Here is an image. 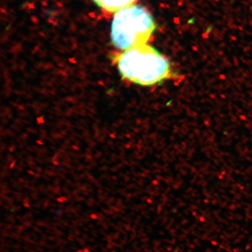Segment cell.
Returning a JSON list of instances; mask_svg holds the SVG:
<instances>
[{"label": "cell", "instance_id": "2", "mask_svg": "<svg viewBox=\"0 0 252 252\" xmlns=\"http://www.w3.org/2000/svg\"><path fill=\"white\" fill-rule=\"evenodd\" d=\"M156 25L147 9L132 5L118 11L112 21L111 36L113 44L122 51L147 44Z\"/></svg>", "mask_w": 252, "mask_h": 252}, {"label": "cell", "instance_id": "3", "mask_svg": "<svg viewBox=\"0 0 252 252\" xmlns=\"http://www.w3.org/2000/svg\"><path fill=\"white\" fill-rule=\"evenodd\" d=\"M94 3L109 12H118L124 8L132 6L137 0H94Z\"/></svg>", "mask_w": 252, "mask_h": 252}, {"label": "cell", "instance_id": "1", "mask_svg": "<svg viewBox=\"0 0 252 252\" xmlns=\"http://www.w3.org/2000/svg\"><path fill=\"white\" fill-rule=\"evenodd\" d=\"M115 61L122 77L139 85H154L171 77L168 60L147 44L123 51Z\"/></svg>", "mask_w": 252, "mask_h": 252}]
</instances>
